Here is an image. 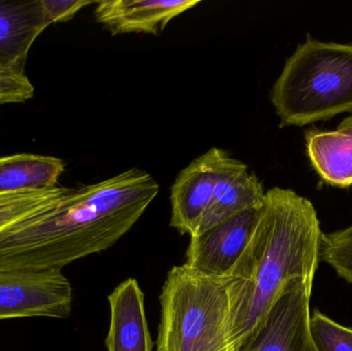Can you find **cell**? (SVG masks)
Returning a JSON list of instances; mask_svg holds the SVG:
<instances>
[{
	"mask_svg": "<svg viewBox=\"0 0 352 351\" xmlns=\"http://www.w3.org/2000/svg\"><path fill=\"white\" fill-rule=\"evenodd\" d=\"M111 324L107 351H153L144 309V295L138 280L129 278L109 296Z\"/></svg>",
	"mask_w": 352,
	"mask_h": 351,
	"instance_id": "8fae6325",
	"label": "cell"
},
{
	"mask_svg": "<svg viewBox=\"0 0 352 351\" xmlns=\"http://www.w3.org/2000/svg\"><path fill=\"white\" fill-rule=\"evenodd\" d=\"M263 205L244 210L190 236L184 265L211 278L229 275L256 230Z\"/></svg>",
	"mask_w": 352,
	"mask_h": 351,
	"instance_id": "ba28073f",
	"label": "cell"
},
{
	"mask_svg": "<svg viewBox=\"0 0 352 351\" xmlns=\"http://www.w3.org/2000/svg\"><path fill=\"white\" fill-rule=\"evenodd\" d=\"M160 192L138 168L68 188L51 205L0 231V269L62 270L113 247Z\"/></svg>",
	"mask_w": 352,
	"mask_h": 351,
	"instance_id": "6da1fadb",
	"label": "cell"
},
{
	"mask_svg": "<svg viewBox=\"0 0 352 351\" xmlns=\"http://www.w3.org/2000/svg\"><path fill=\"white\" fill-rule=\"evenodd\" d=\"M67 189L58 185L45 191L0 195V231L51 205Z\"/></svg>",
	"mask_w": 352,
	"mask_h": 351,
	"instance_id": "9a60e30c",
	"label": "cell"
},
{
	"mask_svg": "<svg viewBox=\"0 0 352 351\" xmlns=\"http://www.w3.org/2000/svg\"><path fill=\"white\" fill-rule=\"evenodd\" d=\"M308 158L316 174L327 185H352V115L337 129H310L305 132Z\"/></svg>",
	"mask_w": 352,
	"mask_h": 351,
	"instance_id": "7c38bea8",
	"label": "cell"
},
{
	"mask_svg": "<svg viewBox=\"0 0 352 351\" xmlns=\"http://www.w3.org/2000/svg\"><path fill=\"white\" fill-rule=\"evenodd\" d=\"M65 164L57 157L18 154L0 158V195L58 187Z\"/></svg>",
	"mask_w": 352,
	"mask_h": 351,
	"instance_id": "5bb4252c",
	"label": "cell"
},
{
	"mask_svg": "<svg viewBox=\"0 0 352 351\" xmlns=\"http://www.w3.org/2000/svg\"><path fill=\"white\" fill-rule=\"evenodd\" d=\"M88 0H43L45 14L51 25L68 22L86 6L96 4Z\"/></svg>",
	"mask_w": 352,
	"mask_h": 351,
	"instance_id": "d6986e66",
	"label": "cell"
},
{
	"mask_svg": "<svg viewBox=\"0 0 352 351\" xmlns=\"http://www.w3.org/2000/svg\"><path fill=\"white\" fill-rule=\"evenodd\" d=\"M270 100L279 127H304L352 113V43L307 35L287 58Z\"/></svg>",
	"mask_w": 352,
	"mask_h": 351,
	"instance_id": "3957f363",
	"label": "cell"
},
{
	"mask_svg": "<svg viewBox=\"0 0 352 351\" xmlns=\"http://www.w3.org/2000/svg\"><path fill=\"white\" fill-rule=\"evenodd\" d=\"M314 284L289 282L236 351H318L310 333Z\"/></svg>",
	"mask_w": 352,
	"mask_h": 351,
	"instance_id": "8992f818",
	"label": "cell"
},
{
	"mask_svg": "<svg viewBox=\"0 0 352 351\" xmlns=\"http://www.w3.org/2000/svg\"><path fill=\"white\" fill-rule=\"evenodd\" d=\"M320 259L330 265L340 278L352 284V226L322 233Z\"/></svg>",
	"mask_w": 352,
	"mask_h": 351,
	"instance_id": "2e32d148",
	"label": "cell"
},
{
	"mask_svg": "<svg viewBox=\"0 0 352 351\" xmlns=\"http://www.w3.org/2000/svg\"><path fill=\"white\" fill-rule=\"evenodd\" d=\"M322 233L316 207L307 198L279 187L266 192L256 230L228 275L234 351L289 282L314 284Z\"/></svg>",
	"mask_w": 352,
	"mask_h": 351,
	"instance_id": "7a4b0ae2",
	"label": "cell"
},
{
	"mask_svg": "<svg viewBox=\"0 0 352 351\" xmlns=\"http://www.w3.org/2000/svg\"><path fill=\"white\" fill-rule=\"evenodd\" d=\"M34 90L26 72L0 64V105L27 102L34 96Z\"/></svg>",
	"mask_w": 352,
	"mask_h": 351,
	"instance_id": "ac0fdd59",
	"label": "cell"
},
{
	"mask_svg": "<svg viewBox=\"0 0 352 351\" xmlns=\"http://www.w3.org/2000/svg\"><path fill=\"white\" fill-rule=\"evenodd\" d=\"M265 194L260 179L250 172L245 163L233 158L217 181L212 202L195 235L244 210L262 205Z\"/></svg>",
	"mask_w": 352,
	"mask_h": 351,
	"instance_id": "4fadbf2b",
	"label": "cell"
},
{
	"mask_svg": "<svg viewBox=\"0 0 352 351\" xmlns=\"http://www.w3.org/2000/svg\"><path fill=\"white\" fill-rule=\"evenodd\" d=\"M199 3V0H107L96 2L94 16L113 35L158 36L173 19Z\"/></svg>",
	"mask_w": 352,
	"mask_h": 351,
	"instance_id": "9c48e42d",
	"label": "cell"
},
{
	"mask_svg": "<svg viewBox=\"0 0 352 351\" xmlns=\"http://www.w3.org/2000/svg\"><path fill=\"white\" fill-rule=\"evenodd\" d=\"M72 300V284L62 270L0 269V321L66 319Z\"/></svg>",
	"mask_w": 352,
	"mask_h": 351,
	"instance_id": "5b68a950",
	"label": "cell"
},
{
	"mask_svg": "<svg viewBox=\"0 0 352 351\" xmlns=\"http://www.w3.org/2000/svg\"><path fill=\"white\" fill-rule=\"evenodd\" d=\"M233 157L211 148L180 171L171 187L170 226L180 234H196L214 196L215 187Z\"/></svg>",
	"mask_w": 352,
	"mask_h": 351,
	"instance_id": "52a82bcc",
	"label": "cell"
},
{
	"mask_svg": "<svg viewBox=\"0 0 352 351\" xmlns=\"http://www.w3.org/2000/svg\"><path fill=\"white\" fill-rule=\"evenodd\" d=\"M310 333L318 351H352V330L320 311L310 315Z\"/></svg>",
	"mask_w": 352,
	"mask_h": 351,
	"instance_id": "e0dca14e",
	"label": "cell"
},
{
	"mask_svg": "<svg viewBox=\"0 0 352 351\" xmlns=\"http://www.w3.org/2000/svg\"><path fill=\"white\" fill-rule=\"evenodd\" d=\"M50 25L43 0H0V64L25 72L31 47Z\"/></svg>",
	"mask_w": 352,
	"mask_h": 351,
	"instance_id": "30bf717a",
	"label": "cell"
},
{
	"mask_svg": "<svg viewBox=\"0 0 352 351\" xmlns=\"http://www.w3.org/2000/svg\"><path fill=\"white\" fill-rule=\"evenodd\" d=\"M229 284V276L173 267L161 293L157 351H234Z\"/></svg>",
	"mask_w": 352,
	"mask_h": 351,
	"instance_id": "277c9868",
	"label": "cell"
}]
</instances>
